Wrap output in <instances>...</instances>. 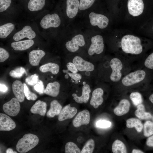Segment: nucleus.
Returning a JSON list of instances; mask_svg holds the SVG:
<instances>
[{"label": "nucleus", "instance_id": "1", "mask_svg": "<svg viewBox=\"0 0 153 153\" xmlns=\"http://www.w3.org/2000/svg\"><path fill=\"white\" fill-rule=\"evenodd\" d=\"M120 46L122 51L126 54L138 55L143 50L141 39L132 35L124 36L121 40Z\"/></svg>", "mask_w": 153, "mask_h": 153}, {"label": "nucleus", "instance_id": "2", "mask_svg": "<svg viewBox=\"0 0 153 153\" xmlns=\"http://www.w3.org/2000/svg\"><path fill=\"white\" fill-rule=\"evenodd\" d=\"M39 139L33 134L27 133L20 139L16 145V149L19 153L27 152L35 147L38 143Z\"/></svg>", "mask_w": 153, "mask_h": 153}, {"label": "nucleus", "instance_id": "3", "mask_svg": "<svg viewBox=\"0 0 153 153\" xmlns=\"http://www.w3.org/2000/svg\"><path fill=\"white\" fill-rule=\"evenodd\" d=\"M146 76L145 72L139 70L131 73L125 76L122 80V83L125 86H129L142 81Z\"/></svg>", "mask_w": 153, "mask_h": 153}, {"label": "nucleus", "instance_id": "4", "mask_svg": "<svg viewBox=\"0 0 153 153\" xmlns=\"http://www.w3.org/2000/svg\"><path fill=\"white\" fill-rule=\"evenodd\" d=\"M91 42L88 51L90 56H92L95 54H100L103 52L104 44L103 37L101 35H97L92 37Z\"/></svg>", "mask_w": 153, "mask_h": 153}, {"label": "nucleus", "instance_id": "5", "mask_svg": "<svg viewBox=\"0 0 153 153\" xmlns=\"http://www.w3.org/2000/svg\"><path fill=\"white\" fill-rule=\"evenodd\" d=\"M61 21L60 17L56 13L47 14L41 19L40 23L41 27L43 29L50 27H57L60 25Z\"/></svg>", "mask_w": 153, "mask_h": 153}, {"label": "nucleus", "instance_id": "6", "mask_svg": "<svg viewBox=\"0 0 153 153\" xmlns=\"http://www.w3.org/2000/svg\"><path fill=\"white\" fill-rule=\"evenodd\" d=\"M110 65L112 71L110 76V79L113 82H117L122 77L121 71L123 67L122 63L119 59L114 58L111 60Z\"/></svg>", "mask_w": 153, "mask_h": 153}, {"label": "nucleus", "instance_id": "7", "mask_svg": "<svg viewBox=\"0 0 153 153\" xmlns=\"http://www.w3.org/2000/svg\"><path fill=\"white\" fill-rule=\"evenodd\" d=\"M127 7L129 14L136 17L143 13L144 5L143 0H128Z\"/></svg>", "mask_w": 153, "mask_h": 153}, {"label": "nucleus", "instance_id": "8", "mask_svg": "<svg viewBox=\"0 0 153 153\" xmlns=\"http://www.w3.org/2000/svg\"><path fill=\"white\" fill-rule=\"evenodd\" d=\"M20 107L19 101L16 97L12 98L4 104L3 109L4 112L12 116H15L18 114Z\"/></svg>", "mask_w": 153, "mask_h": 153}, {"label": "nucleus", "instance_id": "9", "mask_svg": "<svg viewBox=\"0 0 153 153\" xmlns=\"http://www.w3.org/2000/svg\"><path fill=\"white\" fill-rule=\"evenodd\" d=\"M89 18L91 24L93 26H97L99 28L104 29L108 25V18L103 14L92 12L90 14Z\"/></svg>", "mask_w": 153, "mask_h": 153}, {"label": "nucleus", "instance_id": "10", "mask_svg": "<svg viewBox=\"0 0 153 153\" xmlns=\"http://www.w3.org/2000/svg\"><path fill=\"white\" fill-rule=\"evenodd\" d=\"M85 44L84 36L82 35L78 34L72 38L71 40L67 42L65 46L69 51L75 52L78 50L79 47L83 46Z\"/></svg>", "mask_w": 153, "mask_h": 153}, {"label": "nucleus", "instance_id": "11", "mask_svg": "<svg viewBox=\"0 0 153 153\" xmlns=\"http://www.w3.org/2000/svg\"><path fill=\"white\" fill-rule=\"evenodd\" d=\"M72 62L75 65L78 71L91 72L94 69V66L92 63L86 61L80 56L75 57Z\"/></svg>", "mask_w": 153, "mask_h": 153}, {"label": "nucleus", "instance_id": "12", "mask_svg": "<svg viewBox=\"0 0 153 153\" xmlns=\"http://www.w3.org/2000/svg\"><path fill=\"white\" fill-rule=\"evenodd\" d=\"M67 16L72 18L77 15L79 9L80 0H63Z\"/></svg>", "mask_w": 153, "mask_h": 153}, {"label": "nucleus", "instance_id": "13", "mask_svg": "<svg viewBox=\"0 0 153 153\" xmlns=\"http://www.w3.org/2000/svg\"><path fill=\"white\" fill-rule=\"evenodd\" d=\"M36 36V33L31 27L29 26H26L22 29L16 33L13 39L15 41H18L25 38L32 39L35 38Z\"/></svg>", "mask_w": 153, "mask_h": 153}, {"label": "nucleus", "instance_id": "14", "mask_svg": "<svg viewBox=\"0 0 153 153\" xmlns=\"http://www.w3.org/2000/svg\"><path fill=\"white\" fill-rule=\"evenodd\" d=\"M90 120L89 112L86 109L78 113L73 121V124L75 127L78 128L82 125L88 124Z\"/></svg>", "mask_w": 153, "mask_h": 153}, {"label": "nucleus", "instance_id": "15", "mask_svg": "<svg viewBox=\"0 0 153 153\" xmlns=\"http://www.w3.org/2000/svg\"><path fill=\"white\" fill-rule=\"evenodd\" d=\"M16 126L15 122L8 116L0 113V130L10 131L14 129Z\"/></svg>", "mask_w": 153, "mask_h": 153}, {"label": "nucleus", "instance_id": "16", "mask_svg": "<svg viewBox=\"0 0 153 153\" xmlns=\"http://www.w3.org/2000/svg\"><path fill=\"white\" fill-rule=\"evenodd\" d=\"M77 109L75 107H71L69 104L62 109L58 115V120L62 121L65 120L73 118L77 112Z\"/></svg>", "mask_w": 153, "mask_h": 153}, {"label": "nucleus", "instance_id": "17", "mask_svg": "<svg viewBox=\"0 0 153 153\" xmlns=\"http://www.w3.org/2000/svg\"><path fill=\"white\" fill-rule=\"evenodd\" d=\"M103 90L100 88L95 89L93 92L90 103L94 108H97L103 103Z\"/></svg>", "mask_w": 153, "mask_h": 153}, {"label": "nucleus", "instance_id": "18", "mask_svg": "<svg viewBox=\"0 0 153 153\" xmlns=\"http://www.w3.org/2000/svg\"><path fill=\"white\" fill-rule=\"evenodd\" d=\"M13 93L20 102H23L25 99L24 84L19 80L15 81L12 85Z\"/></svg>", "mask_w": 153, "mask_h": 153}, {"label": "nucleus", "instance_id": "19", "mask_svg": "<svg viewBox=\"0 0 153 153\" xmlns=\"http://www.w3.org/2000/svg\"><path fill=\"white\" fill-rule=\"evenodd\" d=\"M45 54L44 51L40 49L31 51L29 52L28 56L29 62L30 65L33 66L39 65L41 60Z\"/></svg>", "mask_w": 153, "mask_h": 153}, {"label": "nucleus", "instance_id": "20", "mask_svg": "<svg viewBox=\"0 0 153 153\" xmlns=\"http://www.w3.org/2000/svg\"><path fill=\"white\" fill-rule=\"evenodd\" d=\"M91 90L89 85L88 84H84L82 87V94L80 96H78L76 94H73L72 96L75 101L79 103H86L88 101L89 99V94Z\"/></svg>", "mask_w": 153, "mask_h": 153}, {"label": "nucleus", "instance_id": "21", "mask_svg": "<svg viewBox=\"0 0 153 153\" xmlns=\"http://www.w3.org/2000/svg\"><path fill=\"white\" fill-rule=\"evenodd\" d=\"M130 103L126 99H122L118 105L114 110V114L118 116L124 115L127 113L129 110Z\"/></svg>", "mask_w": 153, "mask_h": 153}, {"label": "nucleus", "instance_id": "22", "mask_svg": "<svg viewBox=\"0 0 153 153\" xmlns=\"http://www.w3.org/2000/svg\"><path fill=\"white\" fill-rule=\"evenodd\" d=\"M34 44V41L32 39L17 41L12 42L11 47L16 51H24L26 50L31 46Z\"/></svg>", "mask_w": 153, "mask_h": 153}, {"label": "nucleus", "instance_id": "23", "mask_svg": "<svg viewBox=\"0 0 153 153\" xmlns=\"http://www.w3.org/2000/svg\"><path fill=\"white\" fill-rule=\"evenodd\" d=\"M60 85L57 81L48 83L44 89V93L48 95L56 97L60 92Z\"/></svg>", "mask_w": 153, "mask_h": 153}, {"label": "nucleus", "instance_id": "24", "mask_svg": "<svg viewBox=\"0 0 153 153\" xmlns=\"http://www.w3.org/2000/svg\"><path fill=\"white\" fill-rule=\"evenodd\" d=\"M47 104L46 102L40 100L37 101L30 109L31 112L44 116L46 112Z\"/></svg>", "mask_w": 153, "mask_h": 153}, {"label": "nucleus", "instance_id": "25", "mask_svg": "<svg viewBox=\"0 0 153 153\" xmlns=\"http://www.w3.org/2000/svg\"><path fill=\"white\" fill-rule=\"evenodd\" d=\"M46 2V0H28L27 7L31 11H38L44 7Z\"/></svg>", "mask_w": 153, "mask_h": 153}, {"label": "nucleus", "instance_id": "26", "mask_svg": "<svg viewBox=\"0 0 153 153\" xmlns=\"http://www.w3.org/2000/svg\"><path fill=\"white\" fill-rule=\"evenodd\" d=\"M62 109V106L57 100H53L50 103V108L47 113V116L49 118H53L59 115Z\"/></svg>", "mask_w": 153, "mask_h": 153}, {"label": "nucleus", "instance_id": "27", "mask_svg": "<svg viewBox=\"0 0 153 153\" xmlns=\"http://www.w3.org/2000/svg\"><path fill=\"white\" fill-rule=\"evenodd\" d=\"M39 69L42 73L50 72L54 75H56L59 72L60 67L56 63H49L41 66Z\"/></svg>", "mask_w": 153, "mask_h": 153}, {"label": "nucleus", "instance_id": "28", "mask_svg": "<svg viewBox=\"0 0 153 153\" xmlns=\"http://www.w3.org/2000/svg\"><path fill=\"white\" fill-rule=\"evenodd\" d=\"M14 28V25L11 23H7L0 26V38H6L13 31Z\"/></svg>", "mask_w": 153, "mask_h": 153}, {"label": "nucleus", "instance_id": "29", "mask_svg": "<svg viewBox=\"0 0 153 153\" xmlns=\"http://www.w3.org/2000/svg\"><path fill=\"white\" fill-rule=\"evenodd\" d=\"M137 109L135 112V115L139 118L142 120L148 119L152 117L151 114L149 112H145L144 105L142 104L137 106Z\"/></svg>", "mask_w": 153, "mask_h": 153}, {"label": "nucleus", "instance_id": "30", "mask_svg": "<svg viewBox=\"0 0 153 153\" xmlns=\"http://www.w3.org/2000/svg\"><path fill=\"white\" fill-rule=\"evenodd\" d=\"M126 126L128 128L135 127L138 132H141L142 130L143 126L141 121L139 120L134 118H130L126 121Z\"/></svg>", "mask_w": 153, "mask_h": 153}, {"label": "nucleus", "instance_id": "31", "mask_svg": "<svg viewBox=\"0 0 153 153\" xmlns=\"http://www.w3.org/2000/svg\"><path fill=\"white\" fill-rule=\"evenodd\" d=\"M112 150L113 153H127L125 145L119 140H116L114 142L112 145Z\"/></svg>", "mask_w": 153, "mask_h": 153}, {"label": "nucleus", "instance_id": "32", "mask_svg": "<svg viewBox=\"0 0 153 153\" xmlns=\"http://www.w3.org/2000/svg\"><path fill=\"white\" fill-rule=\"evenodd\" d=\"M65 153H80V148L74 143L69 142L66 143L65 146Z\"/></svg>", "mask_w": 153, "mask_h": 153}, {"label": "nucleus", "instance_id": "33", "mask_svg": "<svg viewBox=\"0 0 153 153\" xmlns=\"http://www.w3.org/2000/svg\"><path fill=\"white\" fill-rule=\"evenodd\" d=\"M95 147V142L92 139L88 140L83 147L80 153H93Z\"/></svg>", "mask_w": 153, "mask_h": 153}, {"label": "nucleus", "instance_id": "34", "mask_svg": "<svg viewBox=\"0 0 153 153\" xmlns=\"http://www.w3.org/2000/svg\"><path fill=\"white\" fill-rule=\"evenodd\" d=\"M153 134V122L146 121L144 125V135L146 137H148Z\"/></svg>", "mask_w": 153, "mask_h": 153}, {"label": "nucleus", "instance_id": "35", "mask_svg": "<svg viewBox=\"0 0 153 153\" xmlns=\"http://www.w3.org/2000/svg\"><path fill=\"white\" fill-rule=\"evenodd\" d=\"M26 73L25 69L21 67L16 68L13 70H11L9 72V75L14 78H20L24 74Z\"/></svg>", "mask_w": 153, "mask_h": 153}, {"label": "nucleus", "instance_id": "36", "mask_svg": "<svg viewBox=\"0 0 153 153\" xmlns=\"http://www.w3.org/2000/svg\"><path fill=\"white\" fill-rule=\"evenodd\" d=\"M129 97L135 106L141 104L143 102L141 95L138 92H132L130 94Z\"/></svg>", "mask_w": 153, "mask_h": 153}, {"label": "nucleus", "instance_id": "37", "mask_svg": "<svg viewBox=\"0 0 153 153\" xmlns=\"http://www.w3.org/2000/svg\"><path fill=\"white\" fill-rule=\"evenodd\" d=\"M95 1V0H80L79 9L84 10L90 8Z\"/></svg>", "mask_w": 153, "mask_h": 153}, {"label": "nucleus", "instance_id": "38", "mask_svg": "<svg viewBox=\"0 0 153 153\" xmlns=\"http://www.w3.org/2000/svg\"><path fill=\"white\" fill-rule=\"evenodd\" d=\"M24 92L25 97L28 100L34 101L36 100L37 96V95L30 91L28 87L25 83H24Z\"/></svg>", "mask_w": 153, "mask_h": 153}, {"label": "nucleus", "instance_id": "39", "mask_svg": "<svg viewBox=\"0 0 153 153\" xmlns=\"http://www.w3.org/2000/svg\"><path fill=\"white\" fill-rule=\"evenodd\" d=\"M12 0H0V12L7 10L11 6Z\"/></svg>", "mask_w": 153, "mask_h": 153}, {"label": "nucleus", "instance_id": "40", "mask_svg": "<svg viewBox=\"0 0 153 153\" xmlns=\"http://www.w3.org/2000/svg\"><path fill=\"white\" fill-rule=\"evenodd\" d=\"M39 80L38 76L36 74L32 75L26 78L25 79L26 82L31 86L36 84Z\"/></svg>", "mask_w": 153, "mask_h": 153}, {"label": "nucleus", "instance_id": "41", "mask_svg": "<svg viewBox=\"0 0 153 153\" xmlns=\"http://www.w3.org/2000/svg\"><path fill=\"white\" fill-rule=\"evenodd\" d=\"M111 122L105 120H99L96 123L97 127L103 128H109L111 126Z\"/></svg>", "mask_w": 153, "mask_h": 153}, {"label": "nucleus", "instance_id": "42", "mask_svg": "<svg viewBox=\"0 0 153 153\" xmlns=\"http://www.w3.org/2000/svg\"><path fill=\"white\" fill-rule=\"evenodd\" d=\"M9 56L8 52L4 48H0V62H4L7 60Z\"/></svg>", "mask_w": 153, "mask_h": 153}, {"label": "nucleus", "instance_id": "43", "mask_svg": "<svg viewBox=\"0 0 153 153\" xmlns=\"http://www.w3.org/2000/svg\"><path fill=\"white\" fill-rule=\"evenodd\" d=\"M144 65L147 68L153 69V52L150 54L145 61Z\"/></svg>", "mask_w": 153, "mask_h": 153}, {"label": "nucleus", "instance_id": "44", "mask_svg": "<svg viewBox=\"0 0 153 153\" xmlns=\"http://www.w3.org/2000/svg\"><path fill=\"white\" fill-rule=\"evenodd\" d=\"M35 90L40 94L44 93V86L42 81L39 80L37 83L34 86Z\"/></svg>", "mask_w": 153, "mask_h": 153}, {"label": "nucleus", "instance_id": "45", "mask_svg": "<svg viewBox=\"0 0 153 153\" xmlns=\"http://www.w3.org/2000/svg\"><path fill=\"white\" fill-rule=\"evenodd\" d=\"M66 67L68 70L73 73H77L78 70L75 65L71 62H68L66 65Z\"/></svg>", "mask_w": 153, "mask_h": 153}, {"label": "nucleus", "instance_id": "46", "mask_svg": "<svg viewBox=\"0 0 153 153\" xmlns=\"http://www.w3.org/2000/svg\"><path fill=\"white\" fill-rule=\"evenodd\" d=\"M67 74L71 78L76 81L79 80L82 78L81 75L77 73L68 72Z\"/></svg>", "mask_w": 153, "mask_h": 153}, {"label": "nucleus", "instance_id": "47", "mask_svg": "<svg viewBox=\"0 0 153 153\" xmlns=\"http://www.w3.org/2000/svg\"><path fill=\"white\" fill-rule=\"evenodd\" d=\"M146 144L149 146L153 147V135L147 139Z\"/></svg>", "mask_w": 153, "mask_h": 153}, {"label": "nucleus", "instance_id": "48", "mask_svg": "<svg viewBox=\"0 0 153 153\" xmlns=\"http://www.w3.org/2000/svg\"><path fill=\"white\" fill-rule=\"evenodd\" d=\"M0 91L3 92H6L8 90L7 87L4 84H0Z\"/></svg>", "mask_w": 153, "mask_h": 153}, {"label": "nucleus", "instance_id": "49", "mask_svg": "<svg viewBox=\"0 0 153 153\" xmlns=\"http://www.w3.org/2000/svg\"><path fill=\"white\" fill-rule=\"evenodd\" d=\"M132 153H143V151L138 149H133L132 151Z\"/></svg>", "mask_w": 153, "mask_h": 153}, {"label": "nucleus", "instance_id": "50", "mask_svg": "<svg viewBox=\"0 0 153 153\" xmlns=\"http://www.w3.org/2000/svg\"><path fill=\"white\" fill-rule=\"evenodd\" d=\"M7 153H16V152L14 151L13 150L10 148H8L6 151Z\"/></svg>", "mask_w": 153, "mask_h": 153}, {"label": "nucleus", "instance_id": "51", "mask_svg": "<svg viewBox=\"0 0 153 153\" xmlns=\"http://www.w3.org/2000/svg\"><path fill=\"white\" fill-rule=\"evenodd\" d=\"M149 99L151 102L153 104V94L149 96Z\"/></svg>", "mask_w": 153, "mask_h": 153}, {"label": "nucleus", "instance_id": "52", "mask_svg": "<svg viewBox=\"0 0 153 153\" xmlns=\"http://www.w3.org/2000/svg\"><path fill=\"white\" fill-rule=\"evenodd\" d=\"M151 31H152L153 33V23L152 24V26H151Z\"/></svg>", "mask_w": 153, "mask_h": 153}, {"label": "nucleus", "instance_id": "53", "mask_svg": "<svg viewBox=\"0 0 153 153\" xmlns=\"http://www.w3.org/2000/svg\"></svg>", "mask_w": 153, "mask_h": 153}]
</instances>
